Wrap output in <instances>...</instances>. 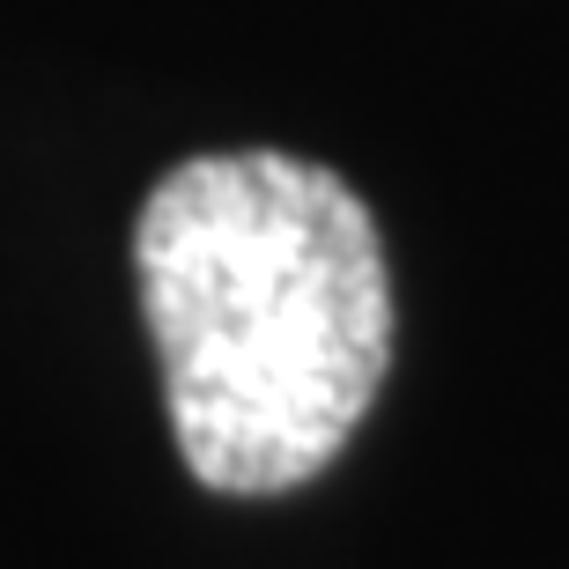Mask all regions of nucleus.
I'll return each instance as SVG.
<instances>
[{"label": "nucleus", "instance_id": "f257e3e1", "mask_svg": "<svg viewBox=\"0 0 569 569\" xmlns=\"http://www.w3.org/2000/svg\"><path fill=\"white\" fill-rule=\"evenodd\" d=\"M178 451L222 496L340 459L392 362V274L348 178L303 156H192L133 222Z\"/></svg>", "mask_w": 569, "mask_h": 569}]
</instances>
